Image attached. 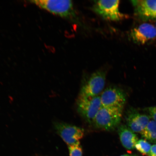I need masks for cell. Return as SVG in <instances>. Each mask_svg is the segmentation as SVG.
Masks as SVG:
<instances>
[{
  "label": "cell",
  "instance_id": "19",
  "mask_svg": "<svg viewBox=\"0 0 156 156\" xmlns=\"http://www.w3.org/2000/svg\"></svg>",
  "mask_w": 156,
  "mask_h": 156
},
{
  "label": "cell",
  "instance_id": "3",
  "mask_svg": "<svg viewBox=\"0 0 156 156\" xmlns=\"http://www.w3.org/2000/svg\"><path fill=\"white\" fill-rule=\"evenodd\" d=\"M106 75V72L101 70L91 74L82 86L79 97L98 96L104 89Z\"/></svg>",
  "mask_w": 156,
  "mask_h": 156
},
{
  "label": "cell",
  "instance_id": "15",
  "mask_svg": "<svg viewBox=\"0 0 156 156\" xmlns=\"http://www.w3.org/2000/svg\"><path fill=\"white\" fill-rule=\"evenodd\" d=\"M147 111L149 116L156 122V106L149 107L147 108Z\"/></svg>",
  "mask_w": 156,
  "mask_h": 156
},
{
  "label": "cell",
  "instance_id": "7",
  "mask_svg": "<svg viewBox=\"0 0 156 156\" xmlns=\"http://www.w3.org/2000/svg\"><path fill=\"white\" fill-rule=\"evenodd\" d=\"M102 106L123 108L126 101L124 91L116 87H109L103 91L100 96Z\"/></svg>",
  "mask_w": 156,
  "mask_h": 156
},
{
  "label": "cell",
  "instance_id": "18",
  "mask_svg": "<svg viewBox=\"0 0 156 156\" xmlns=\"http://www.w3.org/2000/svg\"><path fill=\"white\" fill-rule=\"evenodd\" d=\"M155 28H156V27H155Z\"/></svg>",
  "mask_w": 156,
  "mask_h": 156
},
{
  "label": "cell",
  "instance_id": "17",
  "mask_svg": "<svg viewBox=\"0 0 156 156\" xmlns=\"http://www.w3.org/2000/svg\"><path fill=\"white\" fill-rule=\"evenodd\" d=\"M120 156H134L133 155H128V154H125L123 155H122Z\"/></svg>",
  "mask_w": 156,
  "mask_h": 156
},
{
  "label": "cell",
  "instance_id": "16",
  "mask_svg": "<svg viewBox=\"0 0 156 156\" xmlns=\"http://www.w3.org/2000/svg\"><path fill=\"white\" fill-rule=\"evenodd\" d=\"M150 156H156V144L151 146Z\"/></svg>",
  "mask_w": 156,
  "mask_h": 156
},
{
  "label": "cell",
  "instance_id": "13",
  "mask_svg": "<svg viewBox=\"0 0 156 156\" xmlns=\"http://www.w3.org/2000/svg\"><path fill=\"white\" fill-rule=\"evenodd\" d=\"M151 147V144L143 139L138 140L135 146L136 149L142 155L147 156H150Z\"/></svg>",
  "mask_w": 156,
  "mask_h": 156
},
{
  "label": "cell",
  "instance_id": "8",
  "mask_svg": "<svg viewBox=\"0 0 156 156\" xmlns=\"http://www.w3.org/2000/svg\"><path fill=\"white\" fill-rule=\"evenodd\" d=\"M156 37V28L153 25L144 23L131 29L129 34L130 40L134 43L144 45Z\"/></svg>",
  "mask_w": 156,
  "mask_h": 156
},
{
  "label": "cell",
  "instance_id": "14",
  "mask_svg": "<svg viewBox=\"0 0 156 156\" xmlns=\"http://www.w3.org/2000/svg\"><path fill=\"white\" fill-rule=\"evenodd\" d=\"M69 156H83V150L80 142L73 145L68 146Z\"/></svg>",
  "mask_w": 156,
  "mask_h": 156
},
{
  "label": "cell",
  "instance_id": "12",
  "mask_svg": "<svg viewBox=\"0 0 156 156\" xmlns=\"http://www.w3.org/2000/svg\"><path fill=\"white\" fill-rule=\"evenodd\" d=\"M142 138L153 143H156V122L150 120L145 128L140 133Z\"/></svg>",
  "mask_w": 156,
  "mask_h": 156
},
{
  "label": "cell",
  "instance_id": "11",
  "mask_svg": "<svg viewBox=\"0 0 156 156\" xmlns=\"http://www.w3.org/2000/svg\"><path fill=\"white\" fill-rule=\"evenodd\" d=\"M118 132L121 142L124 147L128 150L135 148L136 144L138 140L135 133L124 125L119 127Z\"/></svg>",
  "mask_w": 156,
  "mask_h": 156
},
{
  "label": "cell",
  "instance_id": "6",
  "mask_svg": "<svg viewBox=\"0 0 156 156\" xmlns=\"http://www.w3.org/2000/svg\"><path fill=\"white\" fill-rule=\"evenodd\" d=\"M53 125L56 132L68 146L79 142L84 134L83 128L66 123L55 122Z\"/></svg>",
  "mask_w": 156,
  "mask_h": 156
},
{
  "label": "cell",
  "instance_id": "2",
  "mask_svg": "<svg viewBox=\"0 0 156 156\" xmlns=\"http://www.w3.org/2000/svg\"><path fill=\"white\" fill-rule=\"evenodd\" d=\"M123 108L102 106L98 112L93 123L97 128L111 131L121 121Z\"/></svg>",
  "mask_w": 156,
  "mask_h": 156
},
{
  "label": "cell",
  "instance_id": "9",
  "mask_svg": "<svg viewBox=\"0 0 156 156\" xmlns=\"http://www.w3.org/2000/svg\"><path fill=\"white\" fill-rule=\"evenodd\" d=\"M134 14L140 20L146 22L156 19V0H136L131 1Z\"/></svg>",
  "mask_w": 156,
  "mask_h": 156
},
{
  "label": "cell",
  "instance_id": "1",
  "mask_svg": "<svg viewBox=\"0 0 156 156\" xmlns=\"http://www.w3.org/2000/svg\"><path fill=\"white\" fill-rule=\"evenodd\" d=\"M30 2L41 9L64 18L73 20L76 16L72 1L34 0Z\"/></svg>",
  "mask_w": 156,
  "mask_h": 156
},
{
  "label": "cell",
  "instance_id": "4",
  "mask_svg": "<svg viewBox=\"0 0 156 156\" xmlns=\"http://www.w3.org/2000/svg\"><path fill=\"white\" fill-rule=\"evenodd\" d=\"M120 1H94L93 10L97 14L106 20L119 21L123 19L125 15L119 10Z\"/></svg>",
  "mask_w": 156,
  "mask_h": 156
},
{
  "label": "cell",
  "instance_id": "10",
  "mask_svg": "<svg viewBox=\"0 0 156 156\" xmlns=\"http://www.w3.org/2000/svg\"><path fill=\"white\" fill-rule=\"evenodd\" d=\"M127 125L134 133H140L149 122L150 117L134 109L128 111L126 117Z\"/></svg>",
  "mask_w": 156,
  "mask_h": 156
},
{
  "label": "cell",
  "instance_id": "5",
  "mask_svg": "<svg viewBox=\"0 0 156 156\" xmlns=\"http://www.w3.org/2000/svg\"><path fill=\"white\" fill-rule=\"evenodd\" d=\"M77 110L79 114L89 123H93L98 112L102 107L100 96L78 97Z\"/></svg>",
  "mask_w": 156,
  "mask_h": 156
}]
</instances>
